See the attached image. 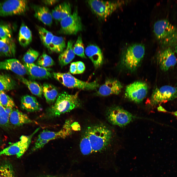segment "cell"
<instances>
[{
  "instance_id": "6da1fadb",
  "label": "cell",
  "mask_w": 177,
  "mask_h": 177,
  "mask_svg": "<svg viewBox=\"0 0 177 177\" xmlns=\"http://www.w3.org/2000/svg\"><path fill=\"white\" fill-rule=\"evenodd\" d=\"M112 135L111 130L104 125L88 127L78 149L70 155L71 165L88 163L103 170L114 168L116 155L111 149Z\"/></svg>"
},
{
  "instance_id": "7a4b0ae2",
  "label": "cell",
  "mask_w": 177,
  "mask_h": 177,
  "mask_svg": "<svg viewBox=\"0 0 177 177\" xmlns=\"http://www.w3.org/2000/svg\"><path fill=\"white\" fill-rule=\"evenodd\" d=\"M78 93L70 94L65 91L59 94L54 104L47 109L45 114L47 118H53L70 112L80 106Z\"/></svg>"
},
{
  "instance_id": "3957f363",
  "label": "cell",
  "mask_w": 177,
  "mask_h": 177,
  "mask_svg": "<svg viewBox=\"0 0 177 177\" xmlns=\"http://www.w3.org/2000/svg\"><path fill=\"white\" fill-rule=\"evenodd\" d=\"M153 31L157 39L165 48H172L177 43V28L167 20L155 22Z\"/></svg>"
},
{
  "instance_id": "277c9868",
  "label": "cell",
  "mask_w": 177,
  "mask_h": 177,
  "mask_svg": "<svg viewBox=\"0 0 177 177\" xmlns=\"http://www.w3.org/2000/svg\"><path fill=\"white\" fill-rule=\"evenodd\" d=\"M145 47L137 44L129 46L124 54L122 60L124 67L131 71L135 70L139 65L145 54Z\"/></svg>"
},
{
  "instance_id": "5b68a950",
  "label": "cell",
  "mask_w": 177,
  "mask_h": 177,
  "mask_svg": "<svg viewBox=\"0 0 177 177\" xmlns=\"http://www.w3.org/2000/svg\"><path fill=\"white\" fill-rule=\"evenodd\" d=\"M53 76L65 86L69 88H77L84 90H92L99 86L96 81L89 82L80 80L72 76L69 72H53Z\"/></svg>"
},
{
  "instance_id": "8992f818",
  "label": "cell",
  "mask_w": 177,
  "mask_h": 177,
  "mask_svg": "<svg viewBox=\"0 0 177 177\" xmlns=\"http://www.w3.org/2000/svg\"><path fill=\"white\" fill-rule=\"evenodd\" d=\"M91 10L99 18H106L124 3V1H104L92 0L87 1Z\"/></svg>"
},
{
  "instance_id": "52a82bcc",
  "label": "cell",
  "mask_w": 177,
  "mask_h": 177,
  "mask_svg": "<svg viewBox=\"0 0 177 177\" xmlns=\"http://www.w3.org/2000/svg\"><path fill=\"white\" fill-rule=\"evenodd\" d=\"M107 117L111 124L121 127L126 126L135 118L131 113L119 106L109 108L107 112Z\"/></svg>"
},
{
  "instance_id": "ba28073f",
  "label": "cell",
  "mask_w": 177,
  "mask_h": 177,
  "mask_svg": "<svg viewBox=\"0 0 177 177\" xmlns=\"http://www.w3.org/2000/svg\"><path fill=\"white\" fill-rule=\"evenodd\" d=\"M28 8V1L10 0L0 3V16L22 15Z\"/></svg>"
},
{
  "instance_id": "9c48e42d",
  "label": "cell",
  "mask_w": 177,
  "mask_h": 177,
  "mask_svg": "<svg viewBox=\"0 0 177 177\" xmlns=\"http://www.w3.org/2000/svg\"><path fill=\"white\" fill-rule=\"evenodd\" d=\"M60 22V31L65 34H76L83 29L81 19L76 8L72 14L62 19Z\"/></svg>"
},
{
  "instance_id": "30bf717a",
  "label": "cell",
  "mask_w": 177,
  "mask_h": 177,
  "mask_svg": "<svg viewBox=\"0 0 177 177\" xmlns=\"http://www.w3.org/2000/svg\"><path fill=\"white\" fill-rule=\"evenodd\" d=\"M177 98V87L166 85L155 89L152 93L150 102L151 105H155Z\"/></svg>"
},
{
  "instance_id": "8fae6325",
  "label": "cell",
  "mask_w": 177,
  "mask_h": 177,
  "mask_svg": "<svg viewBox=\"0 0 177 177\" xmlns=\"http://www.w3.org/2000/svg\"><path fill=\"white\" fill-rule=\"evenodd\" d=\"M38 130L37 129L29 136L24 135L21 136L19 141L0 151V157L3 155H16L18 158L21 157L28 149L32 137Z\"/></svg>"
},
{
  "instance_id": "7c38bea8",
  "label": "cell",
  "mask_w": 177,
  "mask_h": 177,
  "mask_svg": "<svg viewBox=\"0 0 177 177\" xmlns=\"http://www.w3.org/2000/svg\"><path fill=\"white\" fill-rule=\"evenodd\" d=\"M148 90V85L146 83L141 81H135L126 86L125 95L129 100L139 103L146 97Z\"/></svg>"
},
{
  "instance_id": "4fadbf2b",
  "label": "cell",
  "mask_w": 177,
  "mask_h": 177,
  "mask_svg": "<svg viewBox=\"0 0 177 177\" xmlns=\"http://www.w3.org/2000/svg\"><path fill=\"white\" fill-rule=\"evenodd\" d=\"M175 53L170 47L165 48L158 53L157 56L158 63L162 70L167 71L176 64L177 59Z\"/></svg>"
},
{
  "instance_id": "5bb4252c",
  "label": "cell",
  "mask_w": 177,
  "mask_h": 177,
  "mask_svg": "<svg viewBox=\"0 0 177 177\" xmlns=\"http://www.w3.org/2000/svg\"><path fill=\"white\" fill-rule=\"evenodd\" d=\"M123 86L121 83L115 79H109L99 88L96 94L105 96L112 94L118 95L121 92Z\"/></svg>"
},
{
  "instance_id": "9a60e30c",
  "label": "cell",
  "mask_w": 177,
  "mask_h": 177,
  "mask_svg": "<svg viewBox=\"0 0 177 177\" xmlns=\"http://www.w3.org/2000/svg\"><path fill=\"white\" fill-rule=\"evenodd\" d=\"M29 75L32 78L37 79H47L53 76L49 68H45L34 63H24Z\"/></svg>"
},
{
  "instance_id": "2e32d148",
  "label": "cell",
  "mask_w": 177,
  "mask_h": 177,
  "mask_svg": "<svg viewBox=\"0 0 177 177\" xmlns=\"http://www.w3.org/2000/svg\"><path fill=\"white\" fill-rule=\"evenodd\" d=\"M0 70H10L20 76L29 74L26 68L18 60L15 59L0 61Z\"/></svg>"
},
{
  "instance_id": "e0dca14e",
  "label": "cell",
  "mask_w": 177,
  "mask_h": 177,
  "mask_svg": "<svg viewBox=\"0 0 177 177\" xmlns=\"http://www.w3.org/2000/svg\"><path fill=\"white\" fill-rule=\"evenodd\" d=\"M68 122H67L62 129L57 132L44 130L39 135L37 139L50 141L60 138H63L68 136L70 133V129Z\"/></svg>"
},
{
  "instance_id": "ac0fdd59",
  "label": "cell",
  "mask_w": 177,
  "mask_h": 177,
  "mask_svg": "<svg viewBox=\"0 0 177 177\" xmlns=\"http://www.w3.org/2000/svg\"><path fill=\"white\" fill-rule=\"evenodd\" d=\"M85 53L88 57L96 68L100 67L103 60L102 52L97 46L93 44L88 45L86 48Z\"/></svg>"
},
{
  "instance_id": "d6986e66",
  "label": "cell",
  "mask_w": 177,
  "mask_h": 177,
  "mask_svg": "<svg viewBox=\"0 0 177 177\" xmlns=\"http://www.w3.org/2000/svg\"><path fill=\"white\" fill-rule=\"evenodd\" d=\"M9 121L10 124L15 127L33 122L26 114L15 108L13 109L10 115Z\"/></svg>"
},
{
  "instance_id": "ffe728a7",
  "label": "cell",
  "mask_w": 177,
  "mask_h": 177,
  "mask_svg": "<svg viewBox=\"0 0 177 177\" xmlns=\"http://www.w3.org/2000/svg\"><path fill=\"white\" fill-rule=\"evenodd\" d=\"M35 17L44 24L50 26L53 22L51 13L48 7L45 6H35L34 7Z\"/></svg>"
},
{
  "instance_id": "44dd1931",
  "label": "cell",
  "mask_w": 177,
  "mask_h": 177,
  "mask_svg": "<svg viewBox=\"0 0 177 177\" xmlns=\"http://www.w3.org/2000/svg\"><path fill=\"white\" fill-rule=\"evenodd\" d=\"M16 45L12 37L0 39V54L6 57L15 56Z\"/></svg>"
},
{
  "instance_id": "7402d4cb",
  "label": "cell",
  "mask_w": 177,
  "mask_h": 177,
  "mask_svg": "<svg viewBox=\"0 0 177 177\" xmlns=\"http://www.w3.org/2000/svg\"><path fill=\"white\" fill-rule=\"evenodd\" d=\"M71 4L68 2H64L56 6L52 10L53 18L60 21L62 19L71 14Z\"/></svg>"
},
{
  "instance_id": "603a6c76",
  "label": "cell",
  "mask_w": 177,
  "mask_h": 177,
  "mask_svg": "<svg viewBox=\"0 0 177 177\" xmlns=\"http://www.w3.org/2000/svg\"><path fill=\"white\" fill-rule=\"evenodd\" d=\"M21 106L23 109L29 112L38 111L41 109L36 98L27 95L22 97L21 100Z\"/></svg>"
},
{
  "instance_id": "cb8c5ba5",
  "label": "cell",
  "mask_w": 177,
  "mask_h": 177,
  "mask_svg": "<svg viewBox=\"0 0 177 177\" xmlns=\"http://www.w3.org/2000/svg\"><path fill=\"white\" fill-rule=\"evenodd\" d=\"M74 41L69 40L66 48L60 53L58 58L59 64L61 67L69 63L74 58L75 54L73 50Z\"/></svg>"
},
{
  "instance_id": "d4e9b609",
  "label": "cell",
  "mask_w": 177,
  "mask_h": 177,
  "mask_svg": "<svg viewBox=\"0 0 177 177\" xmlns=\"http://www.w3.org/2000/svg\"><path fill=\"white\" fill-rule=\"evenodd\" d=\"M43 93L47 102L52 104L55 102L58 95L56 88L54 85L48 83H44L42 86Z\"/></svg>"
},
{
  "instance_id": "484cf974",
  "label": "cell",
  "mask_w": 177,
  "mask_h": 177,
  "mask_svg": "<svg viewBox=\"0 0 177 177\" xmlns=\"http://www.w3.org/2000/svg\"><path fill=\"white\" fill-rule=\"evenodd\" d=\"M32 39L31 30L27 26L22 24L20 27L18 37L20 44L23 47H26L31 43Z\"/></svg>"
},
{
  "instance_id": "4316f807",
  "label": "cell",
  "mask_w": 177,
  "mask_h": 177,
  "mask_svg": "<svg viewBox=\"0 0 177 177\" xmlns=\"http://www.w3.org/2000/svg\"><path fill=\"white\" fill-rule=\"evenodd\" d=\"M18 78L25 84L33 95L41 97L43 95L42 87L37 82L27 79L22 76H19Z\"/></svg>"
},
{
  "instance_id": "83f0119b",
  "label": "cell",
  "mask_w": 177,
  "mask_h": 177,
  "mask_svg": "<svg viewBox=\"0 0 177 177\" xmlns=\"http://www.w3.org/2000/svg\"><path fill=\"white\" fill-rule=\"evenodd\" d=\"M66 46L65 41L62 37L54 35L48 49L52 52L61 53Z\"/></svg>"
},
{
  "instance_id": "f1b7e54d",
  "label": "cell",
  "mask_w": 177,
  "mask_h": 177,
  "mask_svg": "<svg viewBox=\"0 0 177 177\" xmlns=\"http://www.w3.org/2000/svg\"><path fill=\"white\" fill-rule=\"evenodd\" d=\"M16 85L15 81L10 76L0 74V91L12 90L15 88Z\"/></svg>"
},
{
  "instance_id": "f546056e",
  "label": "cell",
  "mask_w": 177,
  "mask_h": 177,
  "mask_svg": "<svg viewBox=\"0 0 177 177\" xmlns=\"http://www.w3.org/2000/svg\"><path fill=\"white\" fill-rule=\"evenodd\" d=\"M37 29L42 42L48 49L54 35L51 32L42 27L37 26Z\"/></svg>"
},
{
  "instance_id": "4dcf8cb0",
  "label": "cell",
  "mask_w": 177,
  "mask_h": 177,
  "mask_svg": "<svg viewBox=\"0 0 177 177\" xmlns=\"http://www.w3.org/2000/svg\"><path fill=\"white\" fill-rule=\"evenodd\" d=\"M0 177H15L13 169L10 163L5 162L0 164Z\"/></svg>"
},
{
  "instance_id": "1f68e13d",
  "label": "cell",
  "mask_w": 177,
  "mask_h": 177,
  "mask_svg": "<svg viewBox=\"0 0 177 177\" xmlns=\"http://www.w3.org/2000/svg\"><path fill=\"white\" fill-rule=\"evenodd\" d=\"M36 63L38 66L47 68L54 65L55 62L50 56L45 53H43L39 57Z\"/></svg>"
},
{
  "instance_id": "d6a6232c",
  "label": "cell",
  "mask_w": 177,
  "mask_h": 177,
  "mask_svg": "<svg viewBox=\"0 0 177 177\" xmlns=\"http://www.w3.org/2000/svg\"><path fill=\"white\" fill-rule=\"evenodd\" d=\"M39 55V53L38 51L30 48L24 55L23 60L24 63H33L37 59Z\"/></svg>"
},
{
  "instance_id": "836d02e7",
  "label": "cell",
  "mask_w": 177,
  "mask_h": 177,
  "mask_svg": "<svg viewBox=\"0 0 177 177\" xmlns=\"http://www.w3.org/2000/svg\"><path fill=\"white\" fill-rule=\"evenodd\" d=\"M12 30L10 25L5 22L0 21V39L12 37Z\"/></svg>"
},
{
  "instance_id": "e575fe53",
  "label": "cell",
  "mask_w": 177,
  "mask_h": 177,
  "mask_svg": "<svg viewBox=\"0 0 177 177\" xmlns=\"http://www.w3.org/2000/svg\"><path fill=\"white\" fill-rule=\"evenodd\" d=\"M75 54L82 58H86L84 53V44L81 35L78 36L73 47Z\"/></svg>"
},
{
  "instance_id": "d590c367",
  "label": "cell",
  "mask_w": 177,
  "mask_h": 177,
  "mask_svg": "<svg viewBox=\"0 0 177 177\" xmlns=\"http://www.w3.org/2000/svg\"><path fill=\"white\" fill-rule=\"evenodd\" d=\"M0 102L4 108H14L15 106L12 99L3 91H0Z\"/></svg>"
},
{
  "instance_id": "8d00e7d4",
  "label": "cell",
  "mask_w": 177,
  "mask_h": 177,
  "mask_svg": "<svg viewBox=\"0 0 177 177\" xmlns=\"http://www.w3.org/2000/svg\"><path fill=\"white\" fill-rule=\"evenodd\" d=\"M85 67L84 63L81 61L72 63L70 65V71L73 74H79L84 71Z\"/></svg>"
},
{
  "instance_id": "74e56055",
  "label": "cell",
  "mask_w": 177,
  "mask_h": 177,
  "mask_svg": "<svg viewBox=\"0 0 177 177\" xmlns=\"http://www.w3.org/2000/svg\"><path fill=\"white\" fill-rule=\"evenodd\" d=\"M9 116L0 102V126L4 128L9 127Z\"/></svg>"
},
{
  "instance_id": "f35d334b",
  "label": "cell",
  "mask_w": 177,
  "mask_h": 177,
  "mask_svg": "<svg viewBox=\"0 0 177 177\" xmlns=\"http://www.w3.org/2000/svg\"><path fill=\"white\" fill-rule=\"evenodd\" d=\"M49 141L37 139L34 146L32 149L33 151H34L39 149L42 148Z\"/></svg>"
},
{
  "instance_id": "ab89813d",
  "label": "cell",
  "mask_w": 177,
  "mask_h": 177,
  "mask_svg": "<svg viewBox=\"0 0 177 177\" xmlns=\"http://www.w3.org/2000/svg\"><path fill=\"white\" fill-rule=\"evenodd\" d=\"M63 177H86L84 174L80 170L78 169H74L71 171L67 176Z\"/></svg>"
},
{
  "instance_id": "60d3db41",
  "label": "cell",
  "mask_w": 177,
  "mask_h": 177,
  "mask_svg": "<svg viewBox=\"0 0 177 177\" xmlns=\"http://www.w3.org/2000/svg\"><path fill=\"white\" fill-rule=\"evenodd\" d=\"M42 1L43 3L46 5H52L58 2L59 0H43Z\"/></svg>"
},
{
  "instance_id": "b9f144b4",
  "label": "cell",
  "mask_w": 177,
  "mask_h": 177,
  "mask_svg": "<svg viewBox=\"0 0 177 177\" xmlns=\"http://www.w3.org/2000/svg\"><path fill=\"white\" fill-rule=\"evenodd\" d=\"M4 108L6 112L9 117L10 115L14 108H12L10 107H7Z\"/></svg>"
},
{
  "instance_id": "7bdbcfd3",
  "label": "cell",
  "mask_w": 177,
  "mask_h": 177,
  "mask_svg": "<svg viewBox=\"0 0 177 177\" xmlns=\"http://www.w3.org/2000/svg\"><path fill=\"white\" fill-rule=\"evenodd\" d=\"M172 48L175 53L177 54V43Z\"/></svg>"
},
{
  "instance_id": "ee69618b",
  "label": "cell",
  "mask_w": 177,
  "mask_h": 177,
  "mask_svg": "<svg viewBox=\"0 0 177 177\" xmlns=\"http://www.w3.org/2000/svg\"><path fill=\"white\" fill-rule=\"evenodd\" d=\"M0 143H1V140H0Z\"/></svg>"
}]
</instances>
